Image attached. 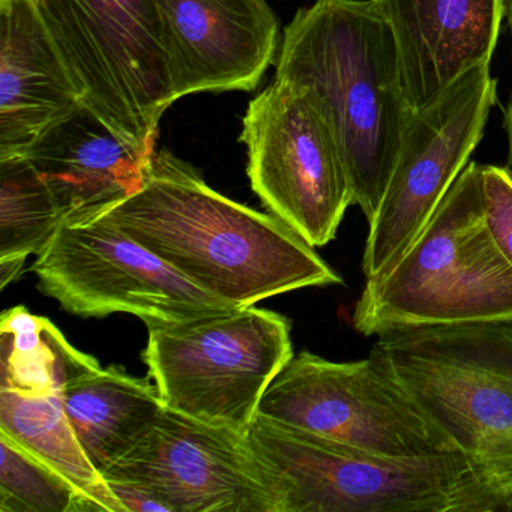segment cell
Listing matches in <instances>:
<instances>
[{"label": "cell", "mask_w": 512, "mask_h": 512, "mask_svg": "<svg viewBox=\"0 0 512 512\" xmlns=\"http://www.w3.org/2000/svg\"><path fill=\"white\" fill-rule=\"evenodd\" d=\"M92 215L236 308L343 278L280 218L229 199L161 149L142 187Z\"/></svg>", "instance_id": "6da1fadb"}, {"label": "cell", "mask_w": 512, "mask_h": 512, "mask_svg": "<svg viewBox=\"0 0 512 512\" xmlns=\"http://www.w3.org/2000/svg\"><path fill=\"white\" fill-rule=\"evenodd\" d=\"M275 80L310 92L340 146L355 205L373 220L410 109L388 23L373 0H316L283 32Z\"/></svg>", "instance_id": "7a4b0ae2"}, {"label": "cell", "mask_w": 512, "mask_h": 512, "mask_svg": "<svg viewBox=\"0 0 512 512\" xmlns=\"http://www.w3.org/2000/svg\"><path fill=\"white\" fill-rule=\"evenodd\" d=\"M370 355L463 452L496 512H512V323L389 332Z\"/></svg>", "instance_id": "3957f363"}, {"label": "cell", "mask_w": 512, "mask_h": 512, "mask_svg": "<svg viewBox=\"0 0 512 512\" xmlns=\"http://www.w3.org/2000/svg\"><path fill=\"white\" fill-rule=\"evenodd\" d=\"M352 320L365 337L512 323V266L485 221L481 164H467L403 259L365 280Z\"/></svg>", "instance_id": "277c9868"}, {"label": "cell", "mask_w": 512, "mask_h": 512, "mask_svg": "<svg viewBox=\"0 0 512 512\" xmlns=\"http://www.w3.org/2000/svg\"><path fill=\"white\" fill-rule=\"evenodd\" d=\"M82 106L148 157L175 103L160 0H32Z\"/></svg>", "instance_id": "5b68a950"}, {"label": "cell", "mask_w": 512, "mask_h": 512, "mask_svg": "<svg viewBox=\"0 0 512 512\" xmlns=\"http://www.w3.org/2000/svg\"><path fill=\"white\" fill-rule=\"evenodd\" d=\"M248 437L280 478L286 512H496L460 451L388 460L260 413Z\"/></svg>", "instance_id": "8992f818"}, {"label": "cell", "mask_w": 512, "mask_h": 512, "mask_svg": "<svg viewBox=\"0 0 512 512\" xmlns=\"http://www.w3.org/2000/svg\"><path fill=\"white\" fill-rule=\"evenodd\" d=\"M292 358L289 319L256 305L148 325L143 352L167 409L244 434Z\"/></svg>", "instance_id": "52a82bcc"}, {"label": "cell", "mask_w": 512, "mask_h": 512, "mask_svg": "<svg viewBox=\"0 0 512 512\" xmlns=\"http://www.w3.org/2000/svg\"><path fill=\"white\" fill-rule=\"evenodd\" d=\"M259 413L388 460L458 451L371 355L352 362L329 361L311 352L293 355L263 395Z\"/></svg>", "instance_id": "ba28073f"}, {"label": "cell", "mask_w": 512, "mask_h": 512, "mask_svg": "<svg viewBox=\"0 0 512 512\" xmlns=\"http://www.w3.org/2000/svg\"><path fill=\"white\" fill-rule=\"evenodd\" d=\"M31 271L47 298L83 319L124 313L148 326L238 310L92 214L65 218Z\"/></svg>", "instance_id": "9c48e42d"}, {"label": "cell", "mask_w": 512, "mask_h": 512, "mask_svg": "<svg viewBox=\"0 0 512 512\" xmlns=\"http://www.w3.org/2000/svg\"><path fill=\"white\" fill-rule=\"evenodd\" d=\"M263 205L311 247L334 241L355 205L340 146L310 92L272 79L248 103L239 137Z\"/></svg>", "instance_id": "30bf717a"}, {"label": "cell", "mask_w": 512, "mask_h": 512, "mask_svg": "<svg viewBox=\"0 0 512 512\" xmlns=\"http://www.w3.org/2000/svg\"><path fill=\"white\" fill-rule=\"evenodd\" d=\"M490 64L467 71L427 106L412 110L362 256L365 280L388 274L418 238L484 136L496 104Z\"/></svg>", "instance_id": "8fae6325"}, {"label": "cell", "mask_w": 512, "mask_h": 512, "mask_svg": "<svg viewBox=\"0 0 512 512\" xmlns=\"http://www.w3.org/2000/svg\"><path fill=\"white\" fill-rule=\"evenodd\" d=\"M103 476L142 485L170 512H286L280 478L248 434L167 407Z\"/></svg>", "instance_id": "7c38bea8"}, {"label": "cell", "mask_w": 512, "mask_h": 512, "mask_svg": "<svg viewBox=\"0 0 512 512\" xmlns=\"http://www.w3.org/2000/svg\"><path fill=\"white\" fill-rule=\"evenodd\" d=\"M176 100L251 92L280 53V19L266 0H160Z\"/></svg>", "instance_id": "4fadbf2b"}, {"label": "cell", "mask_w": 512, "mask_h": 512, "mask_svg": "<svg viewBox=\"0 0 512 512\" xmlns=\"http://www.w3.org/2000/svg\"><path fill=\"white\" fill-rule=\"evenodd\" d=\"M388 23L410 109L490 64L508 0H373Z\"/></svg>", "instance_id": "5bb4252c"}, {"label": "cell", "mask_w": 512, "mask_h": 512, "mask_svg": "<svg viewBox=\"0 0 512 512\" xmlns=\"http://www.w3.org/2000/svg\"><path fill=\"white\" fill-rule=\"evenodd\" d=\"M80 107L32 0H0V160L25 154Z\"/></svg>", "instance_id": "9a60e30c"}, {"label": "cell", "mask_w": 512, "mask_h": 512, "mask_svg": "<svg viewBox=\"0 0 512 512\" xmlns=\"http://www.w3.org/2000/svg\"><path fill=\"white\" fill-rule=\"evenodd\" d=\"M23 155L52 188L65 218L136 193L154 158L119 139L86 107L53 125Z\"/></svg>", "instance_id": "2e32d148"}, {"label": "cell", "mask_w": 512, "mask_h": 512, "mask_svg": "<svg viewBox=\"0 0 512 512\" xmlns=\"http://www.w3.org/2000/svg\"><path fill=\"white\" fill-rule=\"evenodd\" d=\"M65 413L86 457L100 470L131 451L164 412L155 383L79 352L62 388Z\"/></svg>", "instance_id": "e0dca14e"}, {"label": "cell", "mask_w": 512, "mask_h": 512, "mask_svg": "<svg viewBox=\"0 0 512 512\" xmlns=\"http://www.w3.org/2000/svg\"><path fill=\"white\" fill-rule=\"evenodd\" d=\"M65 380L44 388H0V433L58 470L91 502L94 511L124 512L68 421L62 400Z\"/></svg>", "instance_id": "ac0fdd59"}, {"label": "cell", "mask_w": 512, "mask_h": 512, "mask_svg": "<svg viewBox=\"0 0 512 512\" xmlns=\"http://www.w3.org/2000/svg\"><path fill=\"white\" fill-rule=\"evenodd\" d=\"M64 220L52 188L25 155L0 160V262L38 256Z\"/></svg>", "instance_id": "d6986e66"}, {"label": "cell", "mask_w": 512, "mask_h": 512, "mask_svg": "<svg viewBox=\"0 0 512 512\" xmlns=\"http://www.w3.org/2000/svg\"><path fill=\"white\" fill-rule=\"evenodd\" d=\"M0 452V512L94 511L64 475L4 433Z\"/></svg>", "instance_id": "ffe728a7"}, {"label": "cell", "mask_w": 512, "mask_h": 512, "mask_svg": "<svg viewBox=\"0 0 512 512\" xmlns=\"http://www.w3.org/2000/svg\"><path fill=\"white\" fill-rule=\"evenodd\" d=\"M481 187L491 238L512 266V179L503 167L481 166Z\"/></svg>", "instance_id": "44dd1931"}, {"label": "cell", "mask_w": 512, "mask_h": 512, "mask_svg": "<svg viewBox=\"0 0 512 512\" xmlns=\"http://www.w3.org/2000/svg\"><path fill=\"white\" fill-rule=\"evenodd\" d=\"M106 481L124 512H170L155 494L136 482L119 478H106Z\"/></svg>", "instance_id": "7402d4cb"}, {"label": "cell", "mask_w": 512, "mask_h": 512, "mask_svg": "<svg viewBox=\"0 0 512 512\" xmlns=\"http://www.w3.org/2000/svg\"><path fill=\"white\" fill-rule=\"evenodd\" d=\"M505 131L506 140H508V154H506V163L503 169L508 173L509 178L512 179V98L505 109Z\"/></svg>", "instance_id": "603a6c76"}, {"label": "cell", "mask_w": 512, "mask_h": 512, "mask_svg": "<svg viewBox=\"0 0 512 512\" xmlns=\"http://www.w3.org/2000/svg\"><path fill=\"white\" fill-rule=\"evenodd\" d=\"M506 17H508V23L512 26V0H508V10H506Z\"/></svg>", "instance_id": "cb8c5ba5"}]
</instances>
